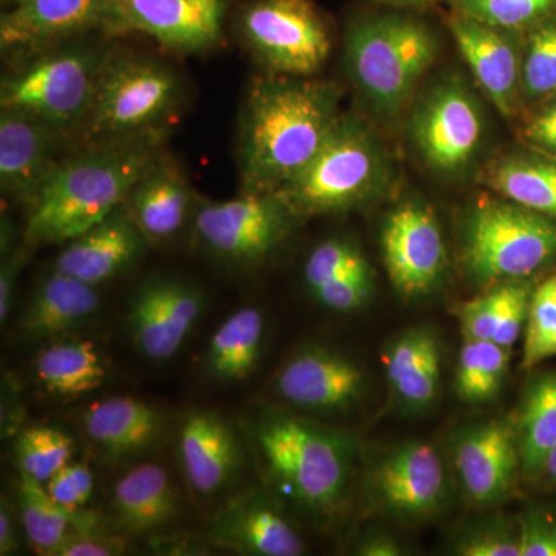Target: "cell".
<instances>
[{
	"instance_id": "cell-1",
	"label": "cell",
	"mask_w": 556,
	"mask_h": 556,
	"mask_svg": "<svg viewBox=\"0 0 556 556\" xmlns=\"http://www.w3.org/2000/svg\"><path fill=\"white\" fill-rule=\"evenodd\" d=\"M338 86L298 76L252 83L240 116L241 192L274 193L308 166L339 123Z\"/></svg>"
},
{
	"instance_id": "cell-2",
	"label": "cell",
	"mask_w": 556,
	"mask_h": 556,
	"mask_svg": "<svg viewBox=\"0 0 556 556\" xmlns=\"http://www.w3.org/2000/svg\"><path fill=\"white\" fill-rule=\"evenodd\" d=\"M166 129L90 142L61 161L28 208L24 244H65L118 211L163 153Z\"/></svg>"
},
{
	"instance_id": "cell-3",
	"label": "cell",
	"mask_w": 556,
	"mask_h": 556,
	"mask_svg": "<svg viewBox=\"0 0 556 556\" xmlns=\"http://www.w3.org/2000/svg\"><path fill=\"white\" fill-rule=\"evenodd\" d=\"M251 430L270 481L295 507L318 518L342 507L353 464L350 439L278 412L260 413Z\"/></svg>"
},
{
	"instance_id": "cell-4",
	"label": "cell",
	"mask_w": 556,
	"mask_h": 556,
	"mask_svg": "<svg viewBox=\"0 0 556 556\" xmlns=\"http://www.w3.org/2000/svg\"><path fill=\"white\" fill-rule=\"evenodd\" d=\"M102 35L80 36L21 53L3 75L0 108L25 113L65 138L84 129L105 65L113 56Z\"/></svg>"
},
{
	"instance_id": "cell-5",
	"label": "cell",
	"mask_w": 556,
	"mask_h": 556,
	"mask_svg": "<svg viewBox=\"0 0 556 556\" xmlns=\"http://www.w3.org/2000/svg\"><path fill=\"white\" fill-rule=\"evenodd\" d=\"M437 56L433 31L415 17L375 14L348 25V75L369 109L383 118H394L407 105Z\"/></svg>"
},
{
	"instance_id": "cell-6",
	"label": "cell",
	"mask_w": 556,
	"mask_h": 556,
	"mask_svg": "<svg viewBox=\"0 0 556 556\" xmlns=\"http://www.w3.org/2000/svg\"><path fill=\"white\" fill-rule=\"evenodd\" d=\"M391 179V161L376 135L354 116L339 123L278 197L299 219L346 211L375 199Z\"/></svg>"
},
{
	"instance_id": "cell-7",
	"label": "cell",
	"mask_w": 556,
	"mask_h": 556,
	"mask_svg": "<svg viewBox=\"0 0 556 556\" xmlns=\"http://www.w3.org/2000/svg\"><path fill=\"white\" fill-rule=\"evenodd\" d=\"M463 254L478 283L522 280L556 257V219L511 201H486L468 215Z\"/></svg>"
},
{
	"instance_id": "cell-8",
	"label": "cell",
	"mask_w": 556,
	"mask_h": 556,
	"mask_svg": "<svg viewBox=\"0 0 556 556\" xmlns=\"http://www.w3.org/2000/svg\"><path fill=\"white\" fill-rule=\"evenodd\" d=\"M181 101V79L166 64L113 53L84 131L90 144L164 130Z\"/></svg>"
},
{
	"instance_id": "cell-9",
	"label": "cell",
	"mask_w": 556,
	"mask_h": 556,
	"mask_svg": "<svg viewBox=\"0 0 556 556\" xmlns=\"http://www.w3.org/2000/svg\"><path fill=\"white\" fill-rule=\"evenodd\" d=\"M237 27L274 75L308 78L331 53L327 20L313 0H249L239 11Z\"/></svg>"
},
{
	"instance_id": "cell-10",
	"label": "cell",
	"mask_w": 556,
	"mask_h": 556,
	"mask_svg": "<svg viewBox=\"0 0 556 556\" xmlns=\"http://www.w3.org/2000/svg\"><path fill=\"white\" fill-rule=\"evenodd\" d=\"M298 219L277 193L241 192L236 199L200 200L193 228L208 254L243 268L268 258Z\"/></svg>"
},
{
	"instance_id": "cell-11",
	"label": "cell",
	"mask_w": 556,
	"mask_h": 556,
	"mask_svg": "<svg viewBox=\"0 0 556 556\" xmlns=\"http://www.w3.org/2000/svg\"><path fill=\"white\" fill-rule=\"evenodd\" d=\"M409 131L430 169L456 174L478 155L484 138V116L466 84L448 79L424 94L413 110Z\"/></svg>"
},
{
	"instance_id": "cell-12",
	"label": "cell",
	"mask_w": 556,
	"mask_h": 556,
	"mask_svg": "<svg viewBox=\"0 0 556 556\" xmlns=\"http://www.w3.org/2000/svg\"><path fill=\"white\" fill-rule=\"evenodd\" d=\"M129 31L116 0H20L0 20L3 51H27L80 36Z\"/></svg>"
},
{
	"instance_id": "cell-13",
	"label": "cell",
	"mask_w": 556,
	"mask_h": 556,
	"mask_svg": "<svg viewBox=\"0 0 556 556\" xmlns=\"http://www.w3.org/2000/svg\"><path fill=\"white\" fill-rule=\"evenodd\" d=\"M382 254L391 283L405 298L433 291L447 269L441 226L433 212L416 201L401 204L388 215Z\"/></svg>"
},
{
	"instance_id": "cell-14",
	"label": "cell",
	"mask_w": 556,
	"mask_h": 556,
	"mask_svg": "<svg viewBox=\"0 0 556 556\" xmlns=\"http://www.w3.org/2000/svg\"><path fill=\"white\" fill-rule=\"evenodd\" d=\"M203 308L197 285L177 277L150 278L131 295L127 328L142 356L166 362L185 345Z\"/></svg>"
},
{
	"instance_id": "cell-15",
	"label": "cell",
	"mask_w": 556,
	"mask_h": 556,
	"mask_svg": "<svg viewBox=\"0 0 556 556\" xmlns=\"http://www.w3.org/2000/svg\"><path fill=\"white\" fill-rule=\"evenodd\" d=\"M64 135L42 121L0 112V188L10 200L30 208L60 166Z\"/></svg>"
},
{
	"instance_id": "cell-16",
	"label": "cell",
	"mask_w": 556,
	"mask_h": 556,
	"mask_svg": "<svg viewBox=\"0 0 556 556\" xmlns=\"http://www.w3.org/2000/svg\"><path fill=\"white\" fill-rule=\"evenodd\" d=\"M448 28L479 87L501 115L510 118L521 104L522 46L518 33L489 27L453 13Z\"/></svg>"
},
{
	"instance_id": "cell-17",
	"label": "cell",
	"mask_w": 556,
	"mask_h": 556,
	"mask_svg": "<svg viewBox=\"0 0 556 556\" xmlns=\"http://www.w3.org/2000/svg\"><path fill=\"white\" fill-rule=\"evenodd\" d=\"M129 31L144 33L164 49L200 53L223 38L228 0H116Z\"/></svg>"
},
{
	"instance_id": "cell-18",
	"label": "cell",
	"mask_w": 556,
	"mask_h": 556,
	"mask_svg": "<svg viewBox=\"0 0 556 556\" xmlns=\"http://www.w3.org/2000/svg\"><path fill=\"white\" fill-rule=\"evenodd\" d=\"M276 390L294 407L339 412L351 407L361 396L364 375L353 361L336 351L306 346L281 367Z\"/></svg>"
},
{
	"instance_id": "cell-19",
	"label": "cell",
	"mask_w": 556,
	"mask_h": 556,
	"mask_svg": "<svg viewBox=\"0 0 556 556\" xmlns=\"http://www.w3.org/2000/svg\"><path fill=\"white\" fill-rule=\"evenodd\" d=\"M457 478L477 506H493L507 496L521 468L517 431L501 420L470 428L455 445Z\"/></svg>"
},
{
	"instance_id": "cell-20",
	"label": "cell",
	"mask_w": 556,
	"mask_h": 556,
	"mask_svg": "<svg viewBox=\"0 0 556 556\" xmlns=\"http://www.w3.org/2000/svg\"><path fill=\"white\" fill-rule=\"evenodd\" d=\"M214 546L254 556H299L305 544L298 530L262 493H244L228 501L208 525Z\"/></svg>"
},
{
	"instance_id": "cell-21",
	"label": "cell",
	"mask_w": 556,
	"mask_h": 556,
	"mask_svg": "<svg viewBox=\"0 0 556 556\" xmlns=\"http://www.w3.org/2000/svg\"><path fill=\"white\" fill-rule=\"evenodd\" d=\"M371 482L382 506L394 515L428 517L444 500V464L430 444L409 442L380 460Z\"/></svg>"
},
{
	"instance_id": "cell-22",
	"label": "cell",
	"mask_w": 556,
	"mask_h": 556,
	"mask_svg": "<svg viewBox=\"0 0 556 556\" xmlns=\"http://www.w3.org/2000/svg\"><path fill=\"white\" fill-rule=\"evenodd\" d=\"M148 243L123 204L97 226L67 241L53 269L100 287L129 269Z\"/></svg>"
},
{
	"instance_id": "cell-23",
	"label": "cell",
	"mask_w": 556,
	"mask_h": 556,
	"mask_svg": "<svg viewBox=\"0 0 556 556\" xmlns=\"http://www.w3.org/2000/svg\"><path fill=\"white\" fill-rule=\"evenodd\" d=\"M197 203L181 166L163 152L138 179L124 207L149 243H164L185 228Z\"/></svg>"
},
{
	"instance_id": "cell-24",
	"label": "cell",
	"mask_w": 556,
	"mask_h": 556,
	"mask_svg": "<svg viewBox=\"0 0 556 556\" xmlns=\"http://www.w3.org/2000/svg\"><path fill=\"white\" fill-rule=\"evenodd\" d=\"M177 452L190 489L203 496L225 489L240 467L239 439L232 427L208 409H193L182 419Z\"/></svg>"
},
{
	"instance_id": "cell-25",
	"label": "cell",
	"mask_w": 556,
	"mask_h": 556,
	"mask_svg": "<svg viewBox=\"0 0 556 556\" xmlns=\"http://www.w3.org/2000/svg\"><path fill=\"white\" fill-rule=\"evenodd\" d=\"M98 287L51 269L35 288L20 321L27 342L58 340L86 325L101 306Z\"/></svg>"
},
{
	"instance_id": "cell-26",
	"label": "cell",
	"mask_w": 556,
	"mask_h": 556,
	"mask_svg": "<svg viewBox=\"0 0 556 556\" xmlns=\"http://www.w3.org/2000/svg\"><path fill=\"white\" fill-rule=\"evenodd\" d=\"M91 444L110 459H131L159 442L163 420L144 401L130 396L108 397L91 404L83 415Z\"/></svg>"
},
{
	"instance_id": "cell-27",
	"label": "cell",
	"mask_w": 556,
	"mask_h": 556,
	"mask_svg": "<svg viewBox=\"0 0 556 556\" xmlns=\"http://www.w3.org/2000/svg\"><path fill=\"white\" fill-rule=\"evenodd\" d=\"M113 515L124 532L142 535L170 525L179 514L177 486L156 463L130 468L113 486Z\"/></svg>"
},
{
	"instance_id": "cell-28",
	"label": "cell",
	"mask_w": 556,
	"mask_h": 556,
	"mask_svg": "<svg viewBox=\"0 0 556 556\" xmlns=\"http://www.w3.org/2000/svg\"><path fill=\"white\" fill-rule=\"evenodd\" d=\"M388 382L404 407L424 409L433 404L441 379V348L430 329L399 336L387 351Z\"/></svg>"
},
{
	"instance_id": "cell-29",
	"label": "cell",
	"mask_w": 556,
	"mask_h": 556,
	"mask_svg": "<svg viewBox=\"0 0 556 556\" xmlns=\"http://www.w3.org/2000/svg\"><path fill=\"white\" fill-rule=\"evenodd\" d=\"M36 379L51 396L76 399L93 393L109 379V365L90 340H60L35 361Z\"/></svg>"
},
{
	"instance_id": "cell-30",
	"label": "cell",
	"mask_w": 556,
	"mask_h": 556,
	"mask_svg": "<svg viewBox=\"0 0 556 556\" xmlns=\"http://www.w3.org/2000/svg\"><path fill=\"white\" fill-rule=\"evenodd\" d=\"M20 518L28 543L40 555L54 556L73 530L98 529L93 511L61 506L42 482L20 473L17 481Z\"/></svg>"
},
{
	"instance_id": "cell-31",
	"label": "cell",
	"mask_w": 556,
	"mask_h": 556,
	"mask_svg": "<svg viewBox=\"0 0 556 556\" xmlns=\"http://www.w3.org/2000/svg\"><path fill=\"white\" fill-rule=\"evenodd\" d=\"M265 339V316L254 306L236 311L219 325L208 342L206 369L218 382L247 380L258 367Z\"/></svg>"
},
{
	"instance_id": "cell-32",
	"label": "cell",
	"mask_w": 556,
	"mask_h": 556,
	"mask_svg": "<svg viewBox=\"0 0 556 556\" xmlns=\"http://www.w3.org/2000/svg\"><path fill=\"white\" fill-rule=\"evenodd\" d=\"M485 181L504 200L556 219V156L511 153L490 167Z\"/></svg>"
},
{
	"instance_id": "cell-33",
	"label": "cell",
	"mask_w": 556,
	"mask_h": 556,
	"mask_svg": "<svg viewBox=\"0 0 556 556\" xmlns=\"http://www.w3.org/2000/svg\"><path fill=\"white\" fill-rule=\"evenodd\" d=\"M517 439L522 471L532 477L541 473L556 445V372L543 376L527 391Z\"/></svg>"
},
{
	"instance_id": "cell-34",
	"label": "cell",
	"mask_w": 556,
	"mask_h": 556,
	"mask_svg": "<svg viewBox=\"0 0 556 556\" xmlns=\"http://www.w3.org/2000/svg\"><path fill=\"white\" fill-rule=\"evenodd\" d=\"M510 361V350L484 340H468L460 348L456 393L467 404H482L496 396Z\"/></svg>"
},
{
	"instance_id": "cell-35",
	"label": "cell",
	"mask_w": 556,
	"mask_h": 556,
	"mask_svg": "<svg viewBox=\"0 0 556 556\" xmlns=\"http://www.w3.org/2000/svg\"><path fill=\"white\" fill-rule=\"evenodd\" d=\"M75 453L72 438L49 426L24 428L14 441L20 473L46 484L62 467L67 466Z\"/></svg>"
},
{
	"instance_id": "cell-36",
	"label": "cell",
	"mask_w": 556,
	"mask_h": 556,
	"mask_svg": "<svg viewBox=\"0 0 556 556\" xmlns=\"http://www.w3.org/2000/svg\"><path fill=\"white\" fill-rule=\"evenodd\" d=\"M452 3L456 14L506 31H529L556 16V0H452Z\"/></svg>"
},
{
	"instance_id": "cell-37",
	"label": "cell",
	"mask_w": 556,
	"mask_h": 556,
	"mask_svg": "<svg viewBox=\"0 0 556 556\" xmlns=\"http://www.w3.org/2000/svg\"><path fill=\"white\" fill-rule=\"evenodd\" d=\"M522 98L544 100L556 94V16L527 31L522 46Z\"/></svg>"
},
{
	"instance_id": "cell-38",
	"label": "cell",
	"mask_w": 556,
	"mask_h": 556,
	"mask_svg": "<svg viewBox=\"0 0 556 556\" xmlns=\"http://www.w3.org/2000/svg\"><path fill=\"white\" fill-rule=\"evenodd\" d=\"M556 356V274L532 292L526 321L522 367L532 368Z\"/></svg>"
},
{
	"instance_id": "cell-39",
	"label": "cell",
	"mask_w": 556,
	"mask_h": 556,
	"mask_svg": "<svg viewBox=\"0 0 556 556\" xmlns=\"http://www.w3.org/2000/svg\"><path fill=\"white\" fill-rule=\"evenodd\" d=\"M368 268L371 266L356 244L345 239H328L311 251L303 268V278L311 292L332 278Z\"/></svg>"
},
{
	"instance_id": "cell-40",
	"label": "cell",
	"mask_w": 556,
	"mask_h": 556,
	"mask_svg": "<svg viewBox=\"0 0 556 556\" xmlns=\"http://www.w3.org/2000/svg\"><path fill=\"white\" fill-rule=\"evenodd\" d=\"M532 289L526 281H504L495 288L496 317L492 342L510 350L526 328Z\"/></svg>"
},
{
	"instance_id": "cell-41",
	"label": "cell",
	"mask_w": 556,
	"mask_h": 556,
	"mask_svg": "<svg viewBox=\"0 0 556 556\" xmlns=\"http://www.w3.org/2000/svg\"><path fill=\"white\" fill-rule=\"evenodd\" d=\"M372 291L371 268L354 270L345 276L332 278L311 291L318 305L334 313H350L361 308Z\"/></svg>"
},
{
	"instance_id": "cell-42",
	"label": "cell",
	"mask_w": 556,
	"mask_h": 556,
	"mask_svg": "<svg viewBox=\"0 0 556 556\" xmlns=\"http://www.w3.org/2000/svg\"><path fill=\"white\" fill-rule=\"evenodd\" d=\"M456 554L464 556H522L521 529L486 526L468 533L457 543Z\"/></svg>"
},
{
	"instance_id": "cell-43",
	"label": "cell",
	"mask_w": 556,
	"mask_h": 556,
	"mask_svg": "<svg viewBox=\"0 0 556 556\" xmlns=\"http://www.w3.org/2000/svg\"><path fill=\"white\" fill-rule=\"evenodd\" d=\"M47 492L61 506L84 508L94 489V477L83 463H70L46 482Z\"/></svg>"
},
{
	"instance_id": "cell-44",
	"label": "cell",
	"mask_w": 556,
	"mask_h": 556,
	"mask_svg": "<svg viewBox=\"0 0 556 556\" xmlns=\"http://www.w3.org/2000/svg\"><path fill=\"white\" fill-rule=\"evenodd\" d=\"M464 338L492 342L495 331L496 295L495 289L464 302L457 311Z\"/></svg>"
},
{
	"instance_id": "cell-45",
	"label": "cell",
	"mask_w": 556,
	"mask_h": 556,
	"mask_svg": "<svg viewBox=\"0 0 556 556\" xmlns=\"http://www.w3.org/2000/svg\"><path fill=\"white\" fill-rule=\"evenodd\" d=\"M124 538L93 530H73L54 556H115L126 554Z\"/></svg>"
},
{
	"instance_id": "cell-46",
	"label": "cell",
	"mask_w": 556,
	"mask_h": 556,
	"mask_svg": "<svg viewBox=\"0 0 556 556\" xmlns=\"http://www.w3.org/2000/svg\"><path fill=\"white\" fill-rule=\"evenodd\" d=\"M522 556H556V518L530 511L521 525Z\"/></svg>"
},
{
	"instance_id": "cell-47",
	"label": "cell",
	"mask_w": 556,
	"mask_h": 556,
	"mask_svg": "<svg viewBox=\"0 0 556 556\" xmlns=\"http://www.w3.org/2000/svg\"><path fill=\"white\" fill-rule=\"evenodd\" d=\"M522 134L527 142L556 156V94L530 116Z\"/></svg>"
},
{
	"instance_id": "cell-48",
	"label": "cell",
	"mask_w": 556,
	"mask_h": 556,
	"mask_svg": "<svg viewBox=\"0 0 556 556\" xmlns=\"http://www.w3.org/2000/svg\"><path fill=\"white\" fill-rule=\"evenodd\" d=\"M27 244L16 247L10 254L3 255L2 268H0V321H5L13 308L14 292L20 281L21 270L27 262Z\"/></svg>"
},
{
	"instance_id": "cell-49",
	"label": "cell",
	"mask_w": 556,
	"mask_h": 556,
	"mask_svg": "<svg viewBox=\"0 0 556 556\" xmlns=\"http://www.w3.org/2000/svg\"><path fill=\"white\" fill-rule=\"evenodd\" d=\"M22 417V404L20 397V390L14 386L11 376L3 379L2 391V437H14L20 434Z\"/></svg>"
},
{
	"instance_id": "cell-50",
	"label": "cell",
	"mask_w": 556,
	"mask_h": 556,
	"mask_svg": "<svg viewBox=\"0 0 556 556\" xmlns=\"http://www.w3.org/2000/svg\"><path fill=\"white\" fill-rule=\"evenodd\" d=\"M14 507L10 500L2 497L0 504V555L10 556L16 554L20 548L17 540V519L14 517Z\"/></svg>"
},
{
	"instance_id": "cell-51",
	"label": "cell",
	"mask_w": 556,
	"mask_h": 556,
	"mask_svg": "<svg viewBox=\"0 0 556 556\" xmlns=\"http://www.w3.org/2000/svg\"><path fill=\"white\" fill-rule=\"evenodd\" d=\"M357 554L365 556H399L402 555V548L393 538L376 535L365 540L358 547Z\"/></svg>"
},
{
	"instance_id": "cell-52",
	"label": "cell",
	"mask_w": 556,
	"mask_h": 556,
	"mask_svg": "<svg viewBox=\"0 0 556 556\" xmlns=\"http://www.w3.org/2000/svg\"><path fill=\"white\" fill-rule=\"evenodd\" d=\"M541 473L547 477L548 481L556 484V445L555 448L552 450L551 455L547 456L546 464H544Z\"/></svg>"
},
{
	"instance_id": "cell-53",
	"label": "cell",
	"mask_w": 556,
	"mask_h": 556,
	"mask_svg": "<svg viewBox=\"0 0 556 556\" xmlns=\"http://www.w3.org/2000/svg\"><path fill=\"white\" fill-rule=\"evenodd\" d=\"M380 2H387L397 7H426L430 5V3L438 2V0H380Z\"/></svg>"
},
{
	"instance_id": "cell-54",
	"label": "cell",
	"mask_w": 556,
	"mask_h": 556,
	"mask_svg": "<svg viewBox=\"0 0 556 556\" xmlns=\"http://www.w3.org/2000/svg\"><path fill=\"white\" fill-rule=\"evenodd\" d=\"M20 2V0H2L3 5L9 9V7L14 5V3Z\"/></svg>"
}]
</instances>
